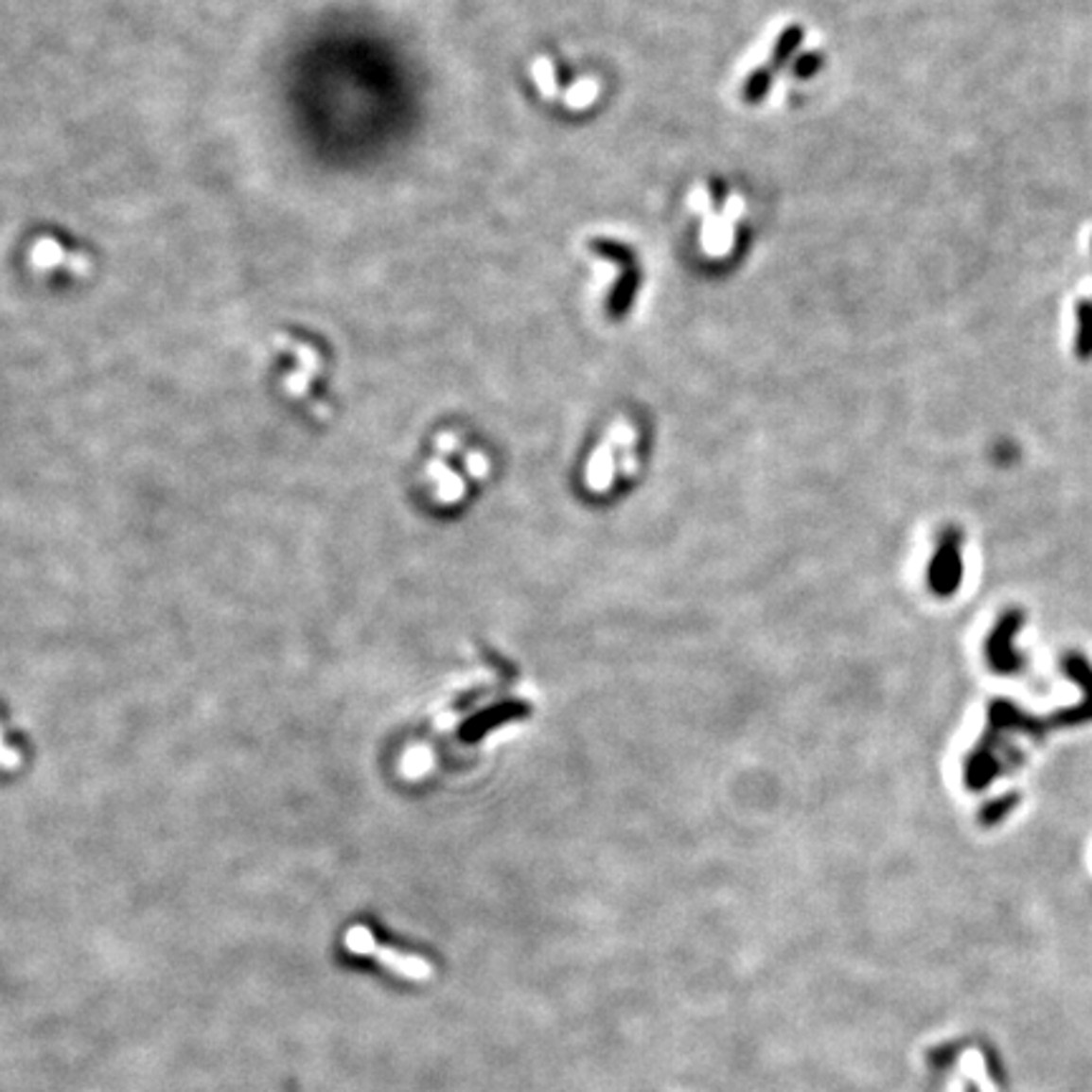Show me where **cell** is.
Returning <instances> with one entry per match:
<instances>
[{
  "instance_id": "1",
  "label": "cell",
  "mask_w": 1092,
  "mask_h": 1092,
  "mask_svg": "<svg viewBox=\"0 0 1092 1092\" xmlns=\"http://www.w3.org/2000/svg\"><path fill=\"white\" fill-rule=\"evenodd\" d=\"M375 956H378L379 963L390 966L395 974H400V977H405V978H413V981H425V978L432 977L431 963L425 961V959H417V956L397 954V951H393V948H378V951H375Z\"/></svg>"
},
{
  "instance_id": "2",
  "label": "cell",
  "mask_w": 1092,
  "mask_h": 1092,
  "mask_svg": "<svg viewBox=\"0 0 1092 1092\" xmlns=\"http://www.w3.org/2000/svg\"><path fill=\"white\" fill-rule=\"evenodd\" d=\"M1077 334H1075V354L1080 360L1092 357V301L1080 299L1075 307Z\"/></svg>"
},
{
  "instance_id": "3",
  "label": "cell",
  "mask_w": 1092,
  "mask_h": 1092,
  "mask_svg": "<svg viewBox=\"0 0 1092 1092\" xmlns=\"http://www.w3.org/2000/svg\"><path fill=\"white\" fill-rule=\"evenodd\" d=\"M635 289H638V276H635V271H627L623 278H620V284L612 289V293H609V314L612 316H620L625 314L627 308H630V301H632V293H635Z\"/></svg>"
},
{
  "instance_id": "4",
  "label": "cell",
  "mask_w": 1092,
  "mask_h": 1092,
  "mask_svg": "<svg viewBox=\"0 0 1092 1092\" xmlns=\"http://www.w3.org/2000/svg\"><path fill=\"white\" fill-rule=\"evenodd\" d=\"M800 41H801L800 26H789V28H784V31H782V36L777 39V46H774V51H771V62L784 63L786 59L794 54V48L800 46Z\"/></svg>"
},
{
  "instance_id": "5",
  "label": "cell",
  "mask_w": 1092,
  "mask_h": 1092,
  "mask_svg": "<svg viewBox=\"0 0 1092 1092\" xmlns=\"http://www.w3.org/2000/svg\"><path fill=\"white\" fill-rule=\"evenodd\" d=\"M590 248H592L594 254L605 255L608 261H615V263H620V266H630V261H632L630 248L620 246V243H615V240L597 238V240H592V243H590Z\"/></svg>"
},
{
  "instance_id": "6",
  "label": "cell",
  "mask_w": 1092,
  "mask_h": 1092,
  "mask_svg": "<svg viewBox=\"0 0 1092 1092\" xmlns=\"http://www.w3.org/2000/svg\"><path fill=\"white\" fill-rule=\"evenodd\" d=\"M346 948L352 951V954H372L375 956V951H378V946H375V936L370 933V928H361V925H354L352 931L346 933L344 939Z\"/></svg>"
},
{
  "instance_id": "7",
  "label": "cell",
  "mask_w": 1092,
  "mask_h": 1092,
  "mask_svg": "<svg viewBox=\"0 0 1092 1092\" xmlns=\"http://www.w3.org/2000/svg\"><path fill=\"white\" fill-rule=\"evenodd\" d=\"M769 86H771V71L756 69L754 74H749L747 84H744V99L751 101V104L764 99V94L769 92Z\"/></svg>"
},
{
  "instance_id": "8",
  "label": "cell",
  "mask_w": 1092,
  "mask_h": 1092,
  "mask_svg": "<svg viewBox=\"0 0 1092 1092\" xmlns=\"http://www.w3.org/2000/svg\"><path fill=\"white\" fill-rule=\"evenodd\" d=\"M402 766H405V774L417 777V774H423V771H428V766H431V754H428L425 749H413V751H408L405 759H402Z\"/></svg>"
},
{
  "instance_id": "9",
  "label": "cell",
  "mask_w": 1092,
  "mask_h": 1092,
  "mask_svg": "<svg viewBox=\"0 0 1092 1092\" xmlns=\"http://www.w3.org/2000/svg\"><path fill=\"white\" fill-rule=\"evenodd\" d=\"M817 69H819V56L817 54L801 56L800 62L794 63V74H797V77H812Z\"/></svg>"
}]
</instances>
